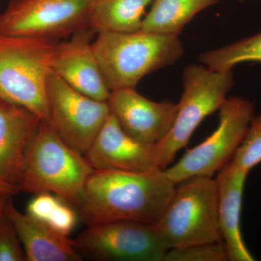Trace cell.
I'll list each match as a JSON object with an SVG mask.
<instances>
[{
    "instance_id": "16",
    "label": "cell",
    "mask_w": 261,
    "mask_h": 261,
    "mask_svg": "<svg viewBox=\"0 0 261 261\" xmlns=\"http://www.w3.org/2000/svg\"><path fill=\"white\" fill-rule=\"evenodd\" d=\"M41 121L27 108L0 99V178L14 185L24 154Z\"/></svg>"
},
{
    "instance_id": "19",
    "label": "cell",
    "mask_w": 261,
    "mask_h": 261,
    "mask_svg": "<svg viewBox=\"0 0 261 261\" xmlns=\"http://www.w3.org/2000/svg\"><path fill=\"white\" fill-rule=\"evenodd\" d=\"M198 61L211 69L232 71L236 65L247 62L261 63V32L211 50L198 57Z\"/></svg>"
},
{
    "instance_id": "5",
    "label": "cell",
    "mask_w": 261,
    "mask_h": 261,
    "mask_svg": "<svg viewBox=\"0 0 261 261\" xmlns=\"http://www.w3.org/2000/svg\"><path fill=\"white\" fill-rule=\"evenodd\" d=\"M155 225L170 249L222 241L216 178L193 176L176 184Z\"/></svg>"
},
{
    "instance_id": "2",
    "label": "cell",
    "mask_w": 261,
    "mask_h": 261,
    "mask_svg": "<svg viewBox=\"0 0 261 261\" xmlns=\"http://www.w3.org/2000/svg\"><path fill=\"white\" fill-rule=\"evenodd\" d=\"M94 171L84 155L41 121L24 154L14 185L19 192L53 194L74 207Z\"/></svg>"
},
{
    "instance_id": "24",
    "label": "cell",
    "mask_w": 261,
    "mask_h": 261,
    "mask_svg": "<svg viewBox=\"0 0 261 261\" xmlns=\"http://www.w3.org/2000/svg\"><path fill=\"white\" fill-rule=\"evenodd\" d=\"M61 200L59 197L51 193L35 195L27 206V214L44 223Z\"/></svg>"
},
{
    "instance_id": "12",
    "label": "cell",
    "mask_w": 261,
    "mask_h": 261,
    "mask_svg": "<svg viewBox=\"0 0 261 261\" xmlns=\"http://www.w3.org/2000/svg\"><path fill=\"white\" fill-rule=\"evenodd\" d=\"M84 156L94 170L148 172L159 169L155 145L130 137L112 114Z\"/></svg>"
},
{
    "instance_id": "27",
    "label": "cell",
    "mask_w": 261,
    "mask_h": 261,
    "mask_svg": "<svg viewBox=\"0 0 261 261\" xmlns=\"http://www.w3.org/2000/svg\"><path fill=\"white\" fill-rule=\"evenodd\" d=\"M237 1L240 2V3H242V2L245 1V0H237Z\"/></svg>"
},
{
    "instance_id": "13",
    "label": "cell",
    "mask_w": 261,
    "mask_h": 261,
    "mask_svg": "<svg viewBox=\"0 0 261 261\" xmlns=\"http://www.w3.org/2000/svg\"><path fill=\"white\" fill-rule=\"evenodd\" d=\"M96 33L90 28L57 43L53 72L75 90L98 101H108L111 91L103 80L92 47Z\"/></svg>"
},
{
    "instance_id": "15",
    "label": "cell",
    "mask_w": 261,
    "mask_h": 261,
    "mask_svg": "<svg viewBox=\"0 0 261 261\" xmlns=\"http://www.w3.org/2000/svg\"><path fill=\"white\" fill-rule=\"evenodd\" d=\"M5 215L18 233L27 261L83 260L72 240L27 213L22 214L10 199L5 206Z\"/></svg>"
},
{
    "instance_id": "11",
    "label": "cell",
    "mask_w": 261,
    "mask_h": 261,
    "mask_svg": "<svg viewBox=\"0 0 261 261\" xmlns=\"http://www.w3.org/2000/svg\"><path fill=\"white\" fill-rule=\"evenodd\" d=\"M107 102L111 114L128 135L154 145L169 133L178 111L177 103L150 100L135 88L112 91Z\"/></svg>"
},
{
    "instance_id": "7",
    "label": "cell",
    "mask_w": 261,
    "mask_h": 261,
    "mask_svg": "<svg viewBox=\"0 0 261 261\" xmlns=\"http://www.w3.org/2000/svg\"><path fill=\"white\" fill-rule=\"evenodd\" d=\"M219 111V125L214 133L164 170L173 183L193 176L214 177L232 159L255 116V105L232 96L226 98Z\"/></svg>"
},
{
    "instance_id": "4",
    "label": "cell",
    "mask_w": 261,
    "mask_h": 261,
    "mask_svg": "<svg viewBox=\"0 0 261 261\" xmlns=\"http://www.w3.org/2000/svg\"><path fill=\"white\" fill-rule=\"evenodd\" d=\"M57 43L0 33V99L27 108L44 123Z\"/></svg>"
},
{
    "instance_id": "3",
    "label": "cell",
    "mask_w": 261,
    "mask_h": 261,
    "mask_svg": "<svg viewBox=\"0 0 261 261\" xmlns=\"http://www.w3.org/2000/svg\"><path fill=\"white\" fill-rule=\"evenodd\" d=\"M92 47L111 92L135 88L146 75L174 64L184 53L178 37L142 30L97 34Z\"/></svg>"
},
{
    "instance_id": "17",
    "label": "cell",
    "mask_w": 261,
    "mask_h": 261,
    "mask_svg": "<svg viewBox=\"0 0 261 261\" xmlns=\"http://www.w3.org/2000/svg\"><path fill=\"white\" fill-rule=\"evenodd\" d=\"M153 0H96L91 6L89 28L97 34L142 30L145 10Z\"/></svg>"
},
{
    "instance_id": "21",
    "label": "cell",
    "mask_w": 261,
    "mask_h": 261,
    "mask_svg": "<svg viewBox=\"0 0 261 261\" xmlns=\"http://www.w3.org/2000/svg\"><path fill=\"white\" fill-rule=\"evenodd\" d=\"M227 253L223 241L197 244L171 248L163 261H226Z\"/></svg>"
},
{
    "instance_id": "8",
    "label": "cell",
    "mask_w": 261,
    "mask_h": 261,
    "mask_svg": "<svg viewBox=\"0 0 261 261\" xmlns=\"http://www.w3.org/2000/svg\"><path fill=\"white\" fill-rule=\"evenodd\" d=\"M72 244L82 258L98 261H163L170 250L155 224L135 221L89 226Z\"/></svg>"
},
{
    "instance_id": "26",
    "label": "cell",
    "mask_w": 261,
    "mask_h": 261,
    "mask_svg": "<svg viewBox=\"0 0 261 261\" xmlns=\"http://www.w3.org/2000/svg\"><path fill=\"white\" fill-rule=\"evenodd\" d=\"M11 196L9 194L0 193V221L5 216V206H6Z\"/></svg>"
},
{
    "instance_id": "28",
    "label": "cell",
    "mask_w": 261,
    "mask_h": 261,
    "mask_svg": "<svg viewBox=\"0 0 261 261\" xmlns=\"http://www.w3.org/2000/svg\"><path fill=\"white\" fill-rule=\"evenodd\" d=\"M92 2L96 1V0H92Z\"/></svg>"
},
{
    "instance_id": "14",
    "label": "cell",
    "mask_w": 261,
    "mask_h": 261,
    "mask_svg": "<svg viewBox=\"0 0 261 261\" xmlns=\"http://www.w3.org/2000/svg\"><path fill=\"white\" fill-rule=\"evenodd\" d=\"M248 174L226 165L216 178L219 186L220 231L229 261L255 260L244 241L241 230L244 190Z\"/></svg>"
},
{
    "instance_id": "22",
    "label": "cell",
    "mask_w": 261,
    "mask_h": 261,
    "mask_svg": "<svg viewBox=\"0 0 261 261\" xmlns=\"http://www.w3.org/2000/svg\"><path fill=\"white\" fill-rule=\"evenodd\" d=\"M0 261H27L18 233L5 215L0 221Z\"/></svg>"
},
{
    "instance_id": "1",
    "label": "cell",
    "mask_w": 261,
    "mask_h": 261,
    "mask_svg": "<svg viewBox=\"0 0 261 261\" xmlns=\"http://www.w3.org/2000/svg\"><path fill=\"white\" fill-rule=\"evenodd\" d=\"M175 187L164 170H94L74 208L87 227L118 221L156 224Z\"/></svg>"
},
{
    "instance_id": "25",
    "label": "cell",
    "mask_w": 261,
    "mask_h": 261,
    "mask_svg": "<svg viewBox=\"0 0 261 261\" xmlns=\"http://www.w3.org/2000/svg\"><path fill=\"white\" fill-rule=\"evenodd\" d=\"M0 193L9 194L13 196L18 194L19 191L14 185L0 178Z\"/></svg>"
},
{
    "instance_id": "9",
    "label": "cell",
    "mask_w": 261,
    "mask_h": 261,
    "mask_svg": "<svg viewBox=\"0 0 261 261\" xmlns=\"http://www.w3.org/2000/svg\"><path fill=\"white\" fill-rule=\"evenodd\" d=\"M92 0H10L0 13L5 35L57 39L89 28Z\"/></svg>"
},
{
    "instance_id": "23",
    "label": "cell",
    "mask_w": 261,
    "mask_h": 261,
    "mask_svg": "<svg viewBox=\"0 0 261 261\" xmlns=\"http://www.w3.org/2000/svg\"><path fill=\"white\" fill-rule=\"evenodd\" d=\"M79 219L74 207L61 199L44 223L57 232L68 237L74 229Z\"/></svg>"
},
{
    "instance_id": "6",
    "label": "cell",
    "mask_w": 261,
    "mask_h": 261,
    "mask_svg": "<svg viewBox=\"0 0 261 261\" xmlns=\"http://www.w3.org/2000/svg\"><path fill=\"white\" fill-rule=\"evenodd\" d=\"M183 94L169 133L155 145L158 167L165 170L194 132L211 114L219 111L234 85L232 71L220 72L203 64L187 65L183 72Z\"/></svg>"
},
{
    "instance_id": "20",
    "label": "cell",
    "mask_w": 261,
    "mask_h": 261,
    "mask_svg": "<svg viewBox=\"0 0 261 261\" xmlns=\"http://www.w3.org/2000/svg\"><path fill=\"white\" fill-rule=\"evenodd\" d=\"M261 163V114L254 116L228 167L250 173Z\"/></svg>"
},
{
    "instance_id": "18",
    "label": "cell",
    "mask_w": 261,
    "mask_h": 261,
    "mask_svg": "<svg viewBox=\"0 0 261 261\" xmlns=\"http://www.w3.org/2000/svg\"><path fill=\"white\" fill-rule=\"evenodd\" d=\"M220 0H153L144 18V32L178 37L185 25L206 8Z\"/></svg>"
},
{
    "instance_id": "10",
    "label": "cell",
    "mask_w": 261,
    "mask_h": 261,
    "mask_svg": "<svg viewBox=\"0 0 261 261\" xmlns=\"http://www.w3.org/2000/svg\"><path fill=\"white\" fill-rule=\"evenodd\" d=\"M47 94L45 123L70 148L84 155L111 114L107 101L81 93L53 72Z\"/></svg>"
}]
</instances>
